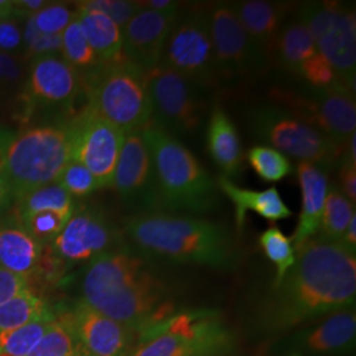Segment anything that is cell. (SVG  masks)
Listing matches in <instances>:
<instances>
[{
	"instance_id": "f5cc1de1",
	"label": "cell",
	"mask_w": 356,
	"mask_h": 356,
	"mask_svg": "<svg viewBox=\"0 0 356 356\" xmlns=\"http://www.w3.org/2000/svg\"><path fill=\"white\" fill-rule=\"evenodd\" d=\"M1 152H3V149H1V151H0V156H1Z\"/></svg>"
},
{
	"instance_id": "44dd1931",
	"label": "cell",
	"mask_w": 356,
	"mask_h": 356,
	"mask_svg": "<svg viewBox=\"0 0 356 356\" xmlns=\"http://www.w3.org/2000/svg\"><path fill=\"white\" fill-rule=\"evenodd\" d=\"M254 48L269 61L275 58L276 41L286 19L289 4L280 1L247 0L231 3Z\"/></svg>"
},
{
	"instance_id": "d6a6232c",
	"label": "cell",
	"mask_w": 356,
	"mask_h": 356,
	"mask_svg": "<svg viewBox=\"0 0 356 356\" xmlns=\"http://www.w3.org/2000/svg\"><path fill=\"white\" fill-rule=\"evenodd\" d=\"M53 317L54 314L29 322L15 330L0 332V355H28L45 334Z\"/></svg>"
},
{
	"instance_id": "ffe728a7",
	"label": "cell",
	"mask_w": 356,
	"mask_h": 356,
	"mask_svg": "<svg viewBox=\"0 0 356 356\" xmlns=\"http://www.w3.org/2000/svg\"><path fill=\"white\" fill-rule=\"evenodd\" d=\"M177 15H165L141 7L122 29L124 58L144 72L159 66Z\"/></svg>"
},
{
	"instance_id": "4fadbf2b",
	"label": "cell",
	"mask_w": 356,
	"mask_h": 356,
	"mask_svg": "<svg viewBox=\"0 0 356 356\" xmlns=\"http://www.w3.org/2000/svg\"><path fill=\"white\" fill-rule=\"evenodd\" d=\"M63 264L90 263L101 254L122 247V235L98 207H79L66 222L60 235L48 245Z\"/></svg>"
},
{
	"instance_id": "4dcf8cb0",
	"label": "cell",
	"mask_w": 356,
	"mask_h": 356,
	"mask_svg": "<svg viewBox=\"0 0 356 356\" xmlns=\"http://www.w3.org/2000/svg\"><path fill=\"white\" fill-rule=\"evenodd\" d=\"M76 341L65 312L54 316L36 347L26 356H73Z\"/></svg>"
},
{
	"instance_id": "d6986e66",
	"label": "cell",
	"mask_w": 356,
	"mask_h": 356,
	"mask_svg": "<svg viewBox=\"0 0 356 356\" xmlns=\"http://www.w3.org/2000/svg\"><path fill=\"white\" fill-rule=\"evenodd\" d=\"M76 344L90 356H128L138 341V332L103 316L81 300L65 310Z\"/></svg>"
},
{
	"instance_id": "e0dca14e",
	"label": "cell",
	"mask_w": 356,
	"mask_h": 356,
	"mask_svg": "<svg viewBox=\"0 0 356 356\" xmlns=\"http://www.w3.org/2000/svg\"><path fill=\"white\" fill-rule=\"evenodd\" d=\"M111 186L138 214L163 213L152 157L140 129L126 134Z\"/></svg>"
},
{
	"instance_id": "681fc988",
	"label": "cell",
	"mask_w": 356,
	"mask_h": 356,
	"mask_svg": "<svg viewBox=\"0 0 356 356\" xmlns=\"http://www.w3.org/2000/svg\"><path fill=\"white\" fill-rule=\"evenodd\" d=\"M13 135L11 131L6 129V128L0 127V151L8 144V141L11 140L13 138Z\"/></svg>"
},
{
	"instance_id": "8992f818",
	"label": "cell",
	"mask_w": 356,
	"mask_h": 356,
	"mask_svg": "<svg viewBox=\"0 0 356 356\" xmlns=\"http://www.w3.org/2000/svg\"><path fill=\"white\" fill-rule=\"evenodd\" d=\"M236 338L214 310H178L141 331L128 356H234Z\"/></svg>"
},
{
	"instance_id": "7bdbcfd3",
	"label": "cell",
	"mask_w": 356,
	"mask_h": 356,
	"mask_svg": "<svg viewBox=\"0 0 356 356\" xmlns=\"http://www.w3.org/2000/svg\"><path fill=\"white\" fill-rule=\"evenodd\" d=\"M26 289H29V280L26 276L0 267V305Z\"/></svg>"
},
{
	"instance_id": "2e32d148",
	"label": "cell",
	"mask_w": 356,
	"mask_h": 356,
	"mask_svg": "<svg viewBox=\"0 0 356 356\" xmlns=\"http://www.w3.org/2000/svg\"><path fill=\"white\" fill-rule=\"evenodd\" d=\"M355 309H346L281 335L273 356H343L355 347Z\"/></svg>"
},
{
	"instance_id": "f35d334b",
	"label": "cell",
	"mask_w": 356,
	"mask_h": 356,
	"mask_svg": "<svg viewBox=\"0 0 356 356\" xmlns=\"http://www.w3.org/2000/svg\"><path fill=\"white\" fill-rule=\"evenodd\" d=\"M78 10L97 11L110 17L122 29L141 10L140 1L126 0H90L76 3Z\"/></svg>"
},
{
	"instance_id": "60d3db41",
	"label": "cell",
	"mask_w": 356,
	"mask_h": 356,
	"mask_svg": "<svg viewBox=\"0 0 356 356\" xmlns=\"http://www.w3.org/2000/svg\"><path fill=\"white\" fill-rule=\"evenodd\" d=\"M298 76L304 78L314 89L327 88L338 81L329 63L319 53H316L301 66Z\"/></svg>"
},
{
	"instance_id": "603a6c76",
	"label": "cell",
	"mask_w": 356,
	"mask_h": 356,
	"mask_svg": "<svg viewBox=\"0 0 356 356\" xmlns=\"http://www.w3.org/2000/svg\"><path fill=\"white\" fill-rule=\"evenodd\" d=\"M297 177L302 193V209L297 229L291 238L294 250L318 235L325 200L330 186L327 169L312 163L301 161L297 165Z\"/></svg>"
},
{
	"instance_id": "b9f144b4",
	"label": "cell",
	"mask_w": 356,
	"mask_h": 356,
	"mask_svg": "<svg viewBox=\"0 0 356 356\" xmlns=\"http://www.w3.org/2000/svg\"><path fill=\"white\" fill-rule=\"evenodd\" d=\"M20 16L13 15L0 22V53L13 54L24 47L23 29L19 24Z\"/></svg>"
},
{
	"instance_id": "ee69618b",
	"label": "cell",
	"mask_w": 356,
	"mask_h": 356,
	"mask_svg": "<svg viewBox=\"0 0 356 356\" xmlns=\"http://www.w3.org/2000/svg\"><path fill=\"white\" fill-rule=\"evenodd\" d=\"M341 188L344 195L355 204L356 202V163L344 154L341 166Z\"/></svg>"
},
{
	"instance_id": "816d5d0a",
	"label": "cell",
	"mask_w": 356,
	"mask_h": 356,
	"mask_svg": "<svg viewBox=\"0 0 356 356\" xmlns=\"http://www.w3.org/2000/svg\"><path fill=\"white\" fill-rule=\"evenodd\" d=\"M73 356H90L83 348H81L78 344H76V353Z\"/></svg>"
},
{
	"instance_id": "ab89813d",
	"label": "cell",
	"mask_w": 356,
	"mask_h": 356,
	"mask_svg": "<svg viewBox=\"0 0 356 356\" xmlns=\"http://www.w3.org/2000/svg\"><path fill=\"white\" fill-rule=\"evenodd\" d=\"M23 38H24V47L26 48V51L33 58L38 56L61 53V47H63L61 35H47L40 32L33 24L32 17L26 19L24 29H23Z\"/></svg>"
},
{
	"instance_id": "4316f807",
	"label": "cell",
	"mask_w": 356,
	"mask_h": 356,
	"mask_svg": "<svg viewBox=\"0 0 356 356\" xmlns=\"http://www.w3.org/2000/svg\"><path fill=\"white\" fill-rule=\"evenodd\" d=\"M317 51L313 38L298 19L284 24L276 41L275 58L288 72L298 76L301 66Z\"/></svg>"
},
{
	"instance_id": "7a4b0ae2",
	"label": "cell",
	"mask_w": 356,
	"mask_h": 356,
	"mask_svg": "<svg viewBox=\"0 0 356 356\" xmlns=\"http://www.w3.org/2000/svg\"><path fill=\"white\" fill-rule=\"evenodd\" d=\"M81 293L82 302L138 335L178 312L170 288L151 260L128 248L91 260Z\"/></svg>"
},
{
	"instance_id": "484cf974",
	"label": "cell",
	"mask_w": 356,
	"mask_h": 356,
	"mask_svg": "<svg viewBox=\"0 0 356 356\" xmlns=\"http://www.w3.org/2000/svg\"><path fill=\"white\" fill-rule=\"evenodd\" d=\"M76 19L101 63L116 61L123 57V32L110 17L97 11L78 10Z\"/></svg>"
},
{
	"instance_id": "7c38bea8",
	"label": "cell",
	"mask_w": 356,
	"mask_h": 356,
	"mask_svg": "<svg viewBox=\"0 0 356 356\" xmlns=\"http://www.w3.org/2000/svg\"><path fill=\"white\" fill-rule=\"evenodd\" d=\"M251 124L254 135L270 148L305 163L329 169L343 153L317 128L280 107L256 108Z\"/></svg>"
},
{
	"instance_id": "ac0fdd59",
	"label": "cell",
	"mask_w": 356,
	"mask_h": 356,
	"mask_svg": "<svg viewBox=\"0 0 356 356\" xmlns=\"http://www.w3.org/2000/svg\"><path fill=\"white\" fill-rule=\"evenodd\" d=\"M81 91L79 72L63 57L58 54L35 57L29 65L22 94L26 118L38 110L69 108Z\"/></svg>"
},
{
	"instance_id": "d590c367",
	"label": "cell",
	"mask_w": 356,
	"mask_h": 356,
	"mask_svg": "<svg viewBox=\"0 0 356 356\" xmlns=\"http://www.w3.org/2000/svg\"><path fill=\"white\" fill-rule=\"evenodd\" d=\"M70 216L57 211H40L17 219L36 242L48 247L60 235Z\"/></svg>"
},
{
	"instance_id": "db71d44e",
	"label": "cell",
	"mask_w": 356,
	"mask_h": 356,
	"mask_svg": "<svg viewBox=\"0 0 356 356\" xmlns=\"http://www.w3.org/2000/svg\"><path fill=\"white\" fill-rule=\"evenodd\" d=\"M0 356H6V355H0Z\"/></svg>"
},
{
	"instance_id": "bcb514c9",
	"label": "cell",
	"mask_w": 356,
	"mask_h": 356,
	"mask_svg": "<svg viewBox=\"0 0 356 356\" xmlns=\"http://www.w3.org/2000/svg\"><path fill=\"white\" fill-rule=\"evenodd\" d=\"M15 204L13 188L10 184V179L7 177L3 164H1V156H0V213L7 211Z\"/></svg>"
},
{
	"instance_id": "30bf717a",
	"label": "cell",
	"mask_w": 356,
	"mask_h": 356,
	"mask_svg": "<svg viewBox=\"0 0 356 356\" xmlns=\"http://www.w3.org/2000/svg\"><path fill=\"white\" fill-rule=\"evenodd\" d=\"M160 65L202 88L220 78L204 7L178 13Z\"/></svg>"
},
{
	"instance_id": "3957f363",
	"label": "cell",
	"mask_w": 356,
	"mask_h": 356,
	"mask_svg": "<svg viewBox=\"0 0 356 356\" xmlns=\"http://www.w3.org/2000/svg\"><path fill=\"white\" fill-rule=\"evenodd\" d=\"M123 232L138 254L176 264L229 269L238 260L235 242L223 225L169 213L135 214Z\"/></svg>"
},
{
	"instance_id": "83f0119b",
	"label": "cell",
	"mask_w": 356,
	"mask_h": 356,
	"mask_svg": "<svg viewBox=\"0 0 356 356\" xmlns=\"http://www.w3.org/2000/svg\"><path fill=\"white\" fill-rule=\"evenodd\" d=\"M13 207V214L16 218L40 211H57L65 216H72L76 209L73 197L57 182L28 191L15 201Z\"/></svg>"
},
{
	"instance_id": "c3c4849f",
	"label": "cell",
	"mask_w": 356,
	"mask_h": 356,
	"mask_svg": "<svg viewBox=\"0 0 356 356\" xmlns=\"http://www.w3.org/2000/svg\"><path fill=\"white\" fill-rule=\"evenodd\" d=\"M339 243L350 254H356V216H353Z\"/></svg>"
},
{
	"instance_id": "74e56055",
	"label": "cell",
	"mask_w": 356,
	"mask_h": 356,
	"mask_svg": "<svg viewBox=\"0 0 356 356\" xmlns=\"http://www.w3.org/2000/svg\"><path fill=\"white\" fill-rule=\"evenodd\" d=\"M76 16V13L65 4L48 3L42 10L31 17L40 32L47 35H63Z\"/></svg>"
},
{
	"instance_id": "d4e9b609",
	"label": "cell",
	"mask_w": 356,
	"mask_h": 356,
	"mask_svg": "<svg viewBox=\"0 0 356 356\" xmlns=\"http://www.w3.org/2000/svg\"><path fill=\"white\" fill-rule=\"evenodd\" d=\"M207 149L223 176L238 175L243 163L242 143L229 115L216 107L207 127Z\"/></svg>"
},
{
	"instance_id": "52a82bcc",
	"label": "cell",
	"mask_w": 356,
	"mask_h": 356,
	"mask_svg": "<svg viewBox=\"0 0 356 356\" xmlns=\"http://www.w3.org/2000/svg\"><path fill=\"white\" fill-rule=\"evenodd\" d=\"M73 159L67 122L28 128L3 148L1 164L10 179L15 201L28 191L57 182Z\"/></svg>"
},
{
	"instance_id": "9c48e42d",
	"label": "cell",
	"mask_w": 356,
	"mask_h": 356,
	"mask_svg": "<svg viewBox=\"0 0 356 356\" xmlns=\"http://www.w3.org/2000/svg\"><path fill=\"white\" fill-rule=\"evenodd\" d=\"M355 92L335 81L323 89L309 94L292 90L275 89L270 92L272 102L297 116L307 124L317 128L329 140L344 152L350 138L355 134Z\"/></svg>"
},
{
	"instance_id": "7dc6e473",
	"label": "cell",
	"mask_w": 356,
	"mask_h": 356,
	"mask_svg": "<svg viewBox=\"0 0 356 356\" xmlns=\"http://www.w3.org/2000/svg\"><path fill=\"white\" fill-rule=\"evenodd\" d=\"M141 7L152 10L156 13H165V15H177L179 7L176 1L170 0H149V1H140Z\"/></svg>"
},
{
	"instance_id": "7402d4cb",
	"label": "cell",
	"mask_w": 356,
	"mask_h": 356,
	"mask_svg": "<svg viewBox=\"0 0 356 356\" xmlns=\"http://www.w3.org/2000/svg\"><path fill=\"white\" fill-rule=\"evenodd\" d=\"M44 247L36 242L16 216H0V267L31 279L38 275Z\"/></svg>"
},
{
	"instance_id": "9a60e30c",
	"label": "cell",
	"mask_w": 356,
	"mask_h": 356,
	"mask_svg": "<svg viewBox=\"0 0 356 356\" xmlns=\"http://www.w3.org/2000/svg\"><path fill=\"white\" fill-rule=\"evenodd\" d=\"M204 10L220 78L254 76L267 66L231 4L214 3Z\"/></svg>"
},
{
	"instance_id": "ba28073f",
	"label": "cell",
	"mask_w": 356,
	"mask_h": 356,
	"mask_svg": "<svg viewBox=\"0 0 356 356\" xmlns=\"http://www.w3.org/2000/svg\"><path fill=\"white\" fill-rule=\"evenodd\" d=\"M298 20L309 29L317 51L337 79L355 92V11L341 3L307 1L300 6Z\"/></svg>"
},
{
	"instance_id": "8fae6325",
	"label": "cell",
	"mask_w": 356,
	"mask_h": 356,
	"mask_svg": "<svg viewBox=\"0 0 356 356\" xmlns=\"http://www.w3.org/2000/svg\"><path fill=\"white\" fill-rule=\"evenodd\" d=\"M145 82L157 126L175 138L198 131L207 110L202 86L161 65L145 72Z\"/></svg>"
},
{
	"instance_id": "f1b7e54d",
	"label": "cell",
	"mask_w": 356,
	"mask_h": 356,
	"mask_svg": "<svg viewBox=\"0 0 356 356\" xmlns=\"http://www.w3.org/2000/svg\"><path fill=\"white\" fill-rule=\"evenodd\" d=\"M51 314L47 302L29 288L0 305V332L15 330Z\"/></svg>"
},
{
	"instance_id": "f907efd6",
	"label": "cell",
	"mask_w": 356,
	"mask_h": 356,
	"mask_svg": "<svg viewBox=\"0 0 356 356\" xmlns=\"http://www.w3.org/2000/svg\"><path fill=\"white\" fill-rule=\"evenodd\" d=\"M13 13V1H10L8 6L6 7H0V22L10 17Z\"/></svg>"
},
{
	"instance_id": "5b68a950",
	"label": "cell",
	"mask_w": 356,
	"mask_h": 356,
	"mask_svg": "<svg viewBox=\"0 0 356 356\" xmlns=\"http://www.w3.org/2000/svg\"><path fill=\"white\" fill-rule=\"evenodd\" d=\"M88 108L124 134L138 131L152 120L145 72L124 56L101 63L81 74Z\"/></svg>"
},
{
	"instance_id": "cb8c5ba5",
	"label": "cell",
	"mask_w": 356,
	"mask_h": 356,
	"mask_svg": "<svg viewBox=\"0 0 356 356\" xmlns=\"http://www.w3.org/2000/svg\"><path fill=\"white\" fill-rule=\"evenodd\" d=\"M216 185L235 206V220L238 229H243L245 223V214L248 211H254L269 222H279L293 216L292 210L282 201L280 193L276 188L260 191L243 189L223 175L218 178Z\"/></svg>"
},
{
	"instance_id": "f546056e",
	"label": "cell",
	"mask_w": 356,
	"mask_h": 356,
	"mask_svg": "<svg viewBox=\"0 0 356 356\" xmlns=\"http://www.w3.org/2000/svg\"><path fill=\"white\" fill-rule=\"evenodd\" d=\"M354 216H356L355 204L341 189L329 186L319 223L318 236L331 242H341L344 231Z\"/></svg>"
},
{
	"instance_id": "836d02e7",
	"label": "cell",
	"mask_w": 356,
	"mask_h": 356,
	"mask_svg": "<svg viewBox=\"0 0 356 356\" xmlns=\"http://www.w3.org/2000/svg\"><path fill=\"white\" fill-rule=\"evenodd\" d=\"M259 242L264 254H267L268 259L277 269L276 279L273 282V285H277L294 264L296 254L291 238H288L279 227L272 226L260 235Z\"/></svg>"
},
{
	"instance_id": "1f68e13d",
	"label": "cell",
	"mask_w": 356,
	"mask_h": 356,
	"mask_svg": "<svg viewBox=\"0 0 356 356\" xmlns=\"http://www.w3.org/2000/svg\"><path fill=\"white\" fill-rule=\"evenodd\" d=\"M61 40V57L67 64L78 70L79 74L101 64L97 54L91 49L89 41L85 38L76 16L63 32Z\"/></svg>"
},
{
	"instance_id": "5bb4252c",
	"label": "cell",
	"mask_w": 356,
	"mask_h": 356,
	"mask_svg": "<svg viewBox=\"0 0 356 356\" xmlns=\"http://www.w3.org/2000/svg\"><path fill=\"white\" fill-rule=\"evenodd\" d=\"M67 124L73 159L89 169L101 188L111 186L126 134L88 107L67 120Z\"/></svg>"
},
{
	"instance_id": "6da1fadb",
	"label": "cell",
	"mask_w": 356,
	"mask_h": 356,
	"mask_svg": "<svg viewBox=\"0 0 356 356\" xmlns=\"http://www.w3.org/2000/svg\"><path fill=\"white\" fill-rule=\"evenodd\" d=\"M294 254V264L272 286L261 312L263 326L281 335L355 306V254L318 235Z\"/></svg>"
},
{
	"instance_id": "277c9868",
	"label": "cell",
	"mask_w": 356,
	"mask_h": 356,
	"mask_svg": "<svg viewBox=\"0 0 356 356\" xmlns=\"http://www.w3.org/2000/svg\"><path fill=\"white\" fill-rule=\"evenodd\" d=\"M140 131L152 157L163 213L204 214L216 209L219 188L195 156L153 120Z\"/></svg>"
},
{
	"instance_id": "e575fe53",
	"label": "cell",
	"mask_w": 356,
	"mask_h": 356,
	"mask_svg": "<svg viewBox=\"0 0 356 356\" xmlns=\"http://www.w3.org/2000/svg\"><path fill=\"white\" fill-rule=\"evenodd\" d=\"M247 159L256 175L267 182H277L292 173L288 157L267 145L251 148L247 153Z\"/></svg>"
},
{
	"instance_id": "8d00e7d4",
	"label": "cell",
	"mask_w": 356,
	"mask_h": 356,
	"mask_svg": "<svg viewBox=\"0 0 356 356\" xmlns=\"http://www.w3.org/2000/svg\"><path fill=\"white\" fill-rule=\"evenodd\" d=\"M57 184L63 186L72 197H86L97 189H101L98 181L89 169L79 161L72 159L61 172Z\"/></svg>"
},
{
	"instance_id": "f6af8a7d",
	"label": "cell",
	"mask_w": 356,
	"mask_h": 356,
	"mask_svg": "<svg viewBox=\"0 0 356 356\" xmlns=\"http://www.w3.org/2000/svg\"><path fill=\"white\" fill-rule=\"evenodd\" d=\"M20 76V66L13 56L0 53V82L11 83Z\"/></svg>"
}]
</instances>
